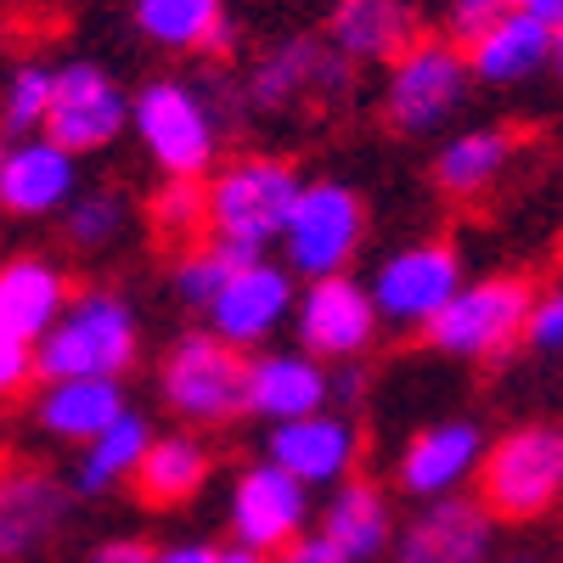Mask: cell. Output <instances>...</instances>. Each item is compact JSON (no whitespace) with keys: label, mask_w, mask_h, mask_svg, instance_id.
<instances>
[{"label":"cell","mask_w":563,"mask_h":563,"mask_svg":"<svg viewBox=\"0 0 563 563\" xmlns=\"http://www.w3.org/2000/svg\"><path fill=\"white\" fill-rule=\"evenodd\" d=\"M74 512V490L34 462L0 467V563H23L52 547Z\"/></svg>","instance_id":"2e32d148"},{"label":"cell","mask_w":563,"mask_h":563,"mask_svg":"<svg viewBox=\"0 0 563 563\" xmlns=\"http://www.w3.org/2000/svg\"><path fill=\"white\" fill-rule=\"evenodd\" d=\"M299 186H305V175L288 158H271V153H243V158L214 164V175L203 180V209H209L203 238L231 265L265 260L282 238V225H288Z\"/></svg>","instance_id":"6da1fadb"},{"label":"cell","mask_w":563,"mask_h":563,"mask_svg":"<svg viewBox=\"0 0 563 563\" xmlns=\"http://www.w3.org/2000/svg\"><path fill=\"white\" fill-rule=\"evenodd\" d=\"M265 462L282 467L288 479H299L305 490H333L361 462V429L333 406L294 417V422H271L265 429Z\"/></svg>","instance_id":"9a60e30c"},{"label":"cell","mask_w":563,"mask_h":563,"mask_svg":"<svg viewBox=\"0 0 563 563\" xmlns=\"http://www.w3.org/2000/svg\"><path fill=\"white\" fill-rule=\"evenodd\" d=\"M225 276H231V260L214 249V243H198V249H180L175 265H169V288L186 310H209L214 294L225 288Z\"/></svg>","instance_id":"d6a6232c"},{"label":"cell","mask_w":563,"mask_h":563,"mask_svg":"<svg viewBox=\"0 0 563 563\" xmlns=\"http://www.w3.org/2000/svg\"><path fill=\"white\" fill-rule=\"evenodd\" d=\"M501 12H507L501 0H451V7H445V40L467 52V45H474Z\"/></svg>","instance_id":"836d02e7"},{"label":"cell","mask_w":563,"mask_h":563,"mask_svg":"<svg viewBox=\"0 0 563 563\" xmlns=\"http://www.w3.org/2000/svg\"><path fill=\"white\" fill-rule=\"evenodd\" d=\"M467 57L451 40H411L384 74V119L400 135H429L467 102Z\"/></svg>","instance_id":"52a82bcc"},{"label":"cell","mask_w":563,"mask_h":563,"mask_svg":"<svg viewBox=\"0 0 563 563\" xmlns=\"http://www.w3.org/2000/svg\"><path fill=\"white\" fill-rule=\"evenodd\" d=\"M130 130V90L102 68V63H63L52 79V108H45V141H57L63 153H108Z\"/></svg>","instance_id":"30bf717a"},{"label":"cell","mask_w":563,"mask_h":563,"mask_svg":"<svg viewBox=\"0 0 563 563\" xmlns=\"http://www.w3.org/2000/svg\"><path fill=\"white\" fill-rule=\"evenodd\" d=\"M547 52H552V29L519 7H507L462 57H467V74L485 85H519V79L547 68Z\"/></svg>","instance_id":"484cf974"},{"label":"cell","mask_w":563,"mask_h":563,"mask_svg":"<svg viewBox=\"0 0 563 563\" xmlns=\"http://www.w3.org/2000/svg\"><path fill=\"white\" fill-rule=\"evenodd\" d=\"M530 288L519 276H485V282H462L445 299V310L422 327L440 355L451 361H501L512 344L525 339L530 321Z\"/></svg>","instance_id":"8992f818"},{"label":"cell","mask_w":563,"mask_h":563,"mask_svg":"<svg viewBox=\"0 0 563 563\" xmlns=\"http://www.w3.org/2000/svg\"><path fill=\"white\" fill-rule=\"evenodd\" d=\"M525 344H530V350H563V288H552L547 299L530 305Z\"/></svg>","instance_id":"d590c367"},{"label":"cell","mask_w":563,"mask_h":563,"mask_svg":"<svg viewBox=\"0 0 563 563\" xmlns=\"http://www.w3.org/2000/svg\"><path fill=\"white\" fill-rule=\"evenodd\" d=\"M350 79H355V68L327 40L294 34V40H276L271 52L243 74L238 102L249 113H294V108H310V102L350 97Z\"/></svg>","instance_id":"9c48e42d"},{"label":"cell","mask_w":563,"mask_h":563,"mask_svg":"<svg viewBox=\"0 0 563 563\" xmlns=\"http://www.w3.org/2000/svg\"><path fill=\"white\" fill-rule=\"evenodd\" d=\"M519 153V135L507 124H474V130H456L445 147L434 153V186L445 198H479L485 186H496Z\"/></svg>","instance_id":"4316f807"},{"label":"cell","mask_w":563,"mask_h":563,"mask_svg":"<svg viewBox=\"0 0 563 563\" xmlns=\"http://www.w3.org/2000/svg\"><path fill=\"white\" fill-rule=\"evenodd\" d=\"M147 445H153V422L141 417V411H119L102 434H90V440L79 445V456H74V485H68V490H79V496H108V490L130 485L135 467H141V456H147Z\"/></svg>","instance_id":"83f0119b"},{"label":"cell","mask_w":563,"mask_h":563,"mask_svg":"<svg viewBox=\"0 0 563 563\" xmlns=\"http://www.w3.org/2000/svg\"><path fill=\"white\" fill-rule=\"evenodd\" d=\"M153 231H158L164 243L192 249L203 231H209L203 180H169V186H158V198H153Z\"/></svg>","instance_id":"1f68e13d"},{"label":"cell","mask_w":563,"mask_h":563,"mask_svg":"<svg viewBox=\"0 0 563 563\" xmlns=\"http://www.w3.org/2000/svg\"><path fill=\"white\" fill-rule=\"evenodd\" d=\"M130 18H135V34L164 45V52L225 57L238 45V23H231L225 0H135Z\"/></svg>","instance_id":"cb8c5ba5"},{"label":"cell","mask_w":563,"mask_h":563,"mask_svg":"<svg viewBox=\"0 0 563 563\" xmlns=\"http://www.w3.org/2000/svg\"><path fill=\"white\" fill-rule=\"evenodd\" d=\"M327 361L305 355V350H260L249 361V389H243V417L271 422H294L310 411H327Z\"/></svg>","instance_id":"d6986e66"},{"label":"cell","mask_w":563,"mask_h":563,"mask_svg":"<svg viewBox=\"0 0 563 563\" xmlns=\"http://www.w3.org/2000/svg\"><path fill=\"white\" fill-rule=\"evenodd\" d=\"M243 389H249V355L220 344L209 327L203 333H180L164 350L158 395L186 429H220V422L243 417Z\"/></svg>","instance_id":"5b68a950"},{"label":"cell","mask_w":563,"mask_h":563,"mask_svg":"<svg viewBox=\"0 0 563 563\" xmlns=\"http://www.w3.org/2000/svg\"><path fill=\"white\" fill-rule=\"evenodd\" d=\"M130 130L164 180H209L220 164L225 102L203 79L158 74L130 97Z\"/></svg>","instance_id":"7a4b0ae2"},{"label":"cell","mask_w":563,"mask_h":563,"mask_svg":"<svg viewBox=\"0 0 563 563\" xmlns=\"http://www.w3.org/2000/svg\"><path fill=\"white\" fill-rule=\"evenodd\" d=\"M490 558V512L467 496L422 501V512L395 541V563H485Z\"/></svg>","instance_id":"ffe728a7"},{"label":"cell","mask_w":563,"mask_h":563,"mask_svg":"<svg viewBox=\"0 0 563 563\" xmlns=\"http://www.w3.org/2000/svg\"><path fill=\"white\" fill-rule=\"evenodd\" d=\"M485 462V434L479 422H429L422 434L406 440L400 462H395V485L411 496V501H440V496H456L467 479L479 474Z\"/></svg>","instance_id":"e0dca14e"},{"label":"cell","mask_w":563,"mask_h":563,"mask_svg":"<svg viewBox=\"0 0 563 563\" xmlns=\"http://www.w3.org/2000/svg\"><path fill=\"white\" fill-rule=\"evenodd\" d=\"M34 378H40V372H34V344H23V339H12V333H0V400L23 395Z\"/></svg>","instance_id":"e575fe53"},{"label":"cell","mask_w":563,"mask_h":563,"mask_svg":"<svg viewBox=\"0 0 563 563\" xmlns=\"http://www.w3.org/2000/svg\"><path fill=\"white\" fill-rule=\"evenodd\" d=\"M141 355V316L108 288H85L63 305L52 333L34 344L40 384L52 378H124Z\"/></svg>","instance_id":"3957f363"},{"label":"cell","mask_w":563,"mask_h":563,"mask_svg":"<svg viewBox=\"0 0 563 563\" xmlns=\"http://www.w3.org/2000/svg\"><path fill=\"white\" fill-rule=\"evenodd\" d=\"M294 299H299V282L288 276L282 260H249V265H231L225 288L214 294L209 316V333L231 350H260L271 344L282 327L294 321Z\"/></svg>","instance_id":"7c38bea8"},{"label":"cell","mask_w":563,"mask_h":563,"mask_svg":"<svg viewBox=\"0 0 563 563\" xmlns=\"http://www.w3.org/2000/svg\"><path fill=\"white\" fill-rule=\"evenodd\" d=\"M501 7H525V0H501Z\"/></svg>","instance_id":"ee69618b"},{"label":"cell","mask_w":563,"mask_h":563,"mask_svg":"<svg viewBox=\"0 0 563 563\" xmlns=\"http://www.w3.org/2000/svg\"><path fill=\"white\" fill-rule=\"evenodd\" d=\"M214 563H265V558H260V552H243V547H220Z\"/></svg>","instance_id":"b9f144b4"},{"label":"cell","mask_w":563,"mask_h":563,"mask_svg":"<svg viewBox=\"0 0 563 563\" xmlns=\"http://www.w3.org/2000/svg\"><path fill=\"white\" fill-rule=\"evenodd\" d=\"M327 395H333V406H361V395H366V366H361V361L327 366Z\"/></svg>","instance_id":"8d00e7d4"},{"label":"cell","mask_w":563,"mask_h":563,"mask_svg":"<svg viewBox=\"0 0 563 563\" xmlns=\"http://www.w3.org/2000/svg\"><path fill=\"white\" fill-rule=\"evenodd\" d=\"M462 288V254L451 243H411V249H395L378 271H372L366 294H372V310H378L384 327H400V333H422L445 299Z\"/></svg>","instance_id":"8fae6325"},{"label":"cell","mask_w":563,"mask_h":563,"mask_svg":"<svg viewBox=\"0 0 563 563\" xmlns=\"http://www.w3.org/2000/svg\"><path fill=\"white\" fill-rule=\"evenodd\" d=\"M220 547L209 541H169V547H153V563H214Z\"/></svg>","instance_id":"ab89813d"},{"label":"cell","mask_w":563,"mask_h":563,"mask_svg":"<svg viewBox=\"0 0 563 563\" xmlns=\"http://www.w3.org/2000/svg\"><path fill=\"white\" fill-rule=\"evenodd\" d=\"M547 68L563 79V29H552V52H547Z\"/></svg>","instance_id":"7bdbcfd3"},{"label":"cell","mask_w":563,"mask_h":563,"mask_svg":"<svg viewBox=\"0 0 563 563\" xmlns=\"http://www.w3.org/2000/svg\"><path fill=\"white\" fill-rule=\"evenodd\" d=\"M68 299H74V288H68V271L57 260H45V254L0 260V333L40 344Z\"/></svg>","instance_id":"7402d4cb"},{"label":"cell","mask_w":563,"mask_h":563,"mask_svg":"<svg viewBox=\"0 0 563 563\" xmlns=\"http://www.w3.org/2000/svg\"><path fill=\"white\" fill-rule=\"evenodd\" d=\"M225 525H231V547L271 558V552H282L288 541L305 536V525H310V490L299 479H288L282 467H271V462H249L243 474L231 479Z\"/></svg>","instance_id":"5bb4252c"},{"label":"cell","mask_w":563,"mask_h":563,"mask_svg":"<svg viewBox=\"0 0 563 563\" xmlns=\"http://www.w3.org/2000/svg\"><path fill=\"white\" fill-rule=\"evenodd\" d=\"M90 563H153V541H141V536H108L97 552H90Z\"/></svg>","instance_id":"74e56055"},{"label":"cell","mask_w":563,"mask_h":563,"mask_svg":"<svg viewBox=\"0 0 563 563\" xmlns=\"http://www.w3.org/2000/svg\"><path fill=\"white\" fill-rule=\"evenodd\" d=\"M366 243V203L355 186L344 180H305L299 198L288 209V225L276 238V254L288 265V276L299 282H321V276H344L350 260Z\"/></svg>","instance_id":"277c9868"},{"label":"cell","mask_w":563,"mask_h":563,"mask_svg":"<svg viewBox=\"0 0 563 563\" xmlns=\"http://www.w3.org/2000/svg\"><path fill=\"white\" fill-rule=\"evenodd\" d=\"M321 40L333 45L350 68H372V63L389 68L417 40V12L406 0H333Z\"/></svg>","instance_id":"44dd1931"},{"label":"cell","mask_w":563,"mask_h":563,"mask_svg":"<svg viewBox=\"0 0 563 563\" xmlns=\"http://www.w3.org/2000/svg\"><path fill=\"white\" fill-rule=\"evenodd\" d=\"M563 501V429H512L479 462V507L496 519H541Z\"/></svg>","instance_id":"ba28073f"},{"label":"cell","mask_w":563,"mask_h":563,"mask_svg":"<svg viewBox=\"0 0 563 563\" xmlns=\"http://www.w3.org/2000/svg\"><path fill=\"white\" fill-rule=\"evenodd\" d=\"M519 12H530V18L547 23V29H563V0H525Z\"/></svg>","instance_id":"60d3db41"},{"label":"cell","mask_w":563,"mask_h":563,"mask_svg":"<svg viewBox=\"0 0 563 563\" xmlns=\"http://www.w3.org/2000/svg\"><path fill=\"white\" fill-rule=\"evenodd\" d=\"M507 563H530V558H507Z\"/></svg>","instance_id":"f6af8a7d"},{"label":"cell","mask_w":563,"mask_h":563,"mask_svg":"<svg viewBox=\"0 0 563 563\" xmlns=\"http://www.w3.org/2000/svg\"><path fill=\"white\" fill-rule=\"evenodd\" d=\"M119 411H130L119 378H52L34 395V422L68 445H85L90 434H102Z\"/></svg>","instance_id":"d4e9b609"},{"label":"cell","mask_w":563,"mask_h":563,"mask_svg":"<svg viewBox=\"0 0 563 563\" xmlns=\"http://www.w3.org/2000/svg\"><path fill=\"white\" fill-rule=\"evenodd\" d=\"M327 547H333L344 563H372L384 558L389 541H395V519H389V496L372 485V479H344L333 485L321 507V530H316Z\"/></svg>","instance_id":"603a6c76"},{"label":"cell","mask_w":563,"mask_h":563,"mask_svg":"<svg viewBox=\"0 0 563 563\" xmlns=\"http://www.w3.org/2000/svg\"><path fill=\"white\" fill-rule=\"evenodd\" d=\"M294 333L299 350L316 361H361L372 344H378V310H372L366 282L355 276H321L305 282L299 299H294Z\"/></svg>","instance_id":"4fadbf2b"},{"label":"cell","mask_w":563,"mask_h":563,"mask_svg":"<svg viewBox=\"0 0 563 563\" xmlns=\"http://www.w3.org/2000/svg\"><path fill=\"white\" fill-rule=\"evenodd\" d=\"M265 563H344L333 547H327L321 536H299V541H288L282 552H271Z\"/></svg>","instance_id":"f35d334b"},{"label":"cell","mask_w":563,"mask_h":563,"mask_svg":"<svg viewBox=\"0 0 563 563\" xmlns=\"http://www.w3.org/2000/svg\"><path fill=\"white\" fill-rule=\"evenodd\" d=\"M209 445L192 429H175V434H153L147 456L135 467V490L147 507H180L192 501L209 485Z\"/></svg>","instance_id":"f1b7e54d"},{"label":"cell","mask_w":563,"mask_h":563,"mask_svg":"<svg viewBox=\"0 0 563 563\" xmlns=\"http://www.w3.org/2000/svg\"><path fill=\"white\" fill-rule=\"evenodd\" d=\"M130 231V198L113 186H79L74 203L63 209V238L79 254H108Z\"/></svg>","instance_id":"f546056e"},{"label":"cell","mask_w":563,"mask_h":563,"mask_svg":"<svg viewBox=\"0 0 563 563\" xmlns=\"http://www.w3.org/2000/svg\"><path fill=\"white\" fill-rule=\"evenodd\" d=\"M52 79H57V68H45V63H18V68L7 74V85H0V130H7L12 141L45 130Z\"/></svg>","instance_id":"4dcf8cb0"},{"label":"cell","mask_w":563,"mask_h":563,"mask_svg":"<svg viewBox=\"0 0 563 563\" xmlns=\"http://www.w3.org/2000/svg\"><path fill=\"white\" fill-rule=\"evenodd\" d=\"M79 192V158L45 135H23L0 147V209L18 220L63 214Z\"/></svg>","instance_id":"ac0fdd59"}]
</instances>
